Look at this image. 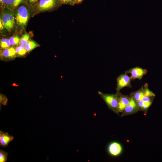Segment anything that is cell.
<instances>
[{"label": "cell", "instance_id": "obj_12", "mask_svg": "<svg viewBox=\"0 0 162 162\" xmlns=\"http://www.w3.org/2000/svg\"><path fill=\"white\" fill-rule=\"evenodd\" d=\"M16 53V50L11 47L5 49L3 51L2 55L4 58H11L14 57Z\"/></svg>", "mask_w": 162, "mask_h": 162}, {"label": "cell", "instance_id": "obj_24", "mask_svg": "<svg viewBox=\"0 0 162 162\" xmlns=\"http://www.w3.org/2000/svg\"><path fill=\"white\" fill-rule=\"evenodd\" d=\"M9 13L10 20L12 25L14 26L15 23L14 17L11 12H9Z\"/></svg>", "mask_w": 162, "mask_h": 162}, {"label": "cell", "instance_id": "obj_25", "mask_svg": "<svg viewBox=\"0 0 162 162\" xmlns=\"http://www.w3.org/2000/svg\"><path fill=\"white\" fill-rule=\"evenodd\" d=\"M83 0H75L76 4H79L82 2Z\"/></svg>", "mask_w": 162, "mask_h": 162}, {"label": "cell", "instance_id": "obj_18", "mask_svg": "<svg viewBox=\"0 0 162 162\" xmlns=\"http://www.w3.org/2000/svg\"><path fill=\"white\" fill-rule=\"evenodd\" d=\"M143 90L145 96L148 97H154L155 94L148 88V85L146 83L143 87Z\"/></svg>", "mask_w": 162, "mask_h": 162}, {"label": "cell", "instance_id": "obj_27", "mask_svg": "<svg viewBox=\"0 0 162 162\" xmlns=\"http://www.w3.org/2000/svg\"><path fill=\"white\" fill-rule=\"evenodd\" d=\"M0 27L1 30L2 29L4 28L3 26L1 20L0 21Z\"/></svg>", "mask_w": 162, "mask_h": 162}, {"label": "cell", "instance_id": "obj_28", "mask_svg": "<svg viewBox=\"0 0 162 162\" xmlns=\"http://www.w3.org/2000/svg\"><path fill=\"white\" fill-rule=\"evenodd\" d=\"M29 2L31 3H33L36 0H29Z\"/></svg>", "mask_w": 162, "mask_h": 162}, {"label": "cell", "instance_id": "obj_1", "mask_svg": "<svg viewBox=\"0 0 162 162\" xmlns=\"http://www.w3.org/2000/svg\"><path fill=\"white\" fill-rule=\"evenodd\" d=\"M98 94L105 101L109 108L114 112L118 114L119 113L118 105L119 93L105 94L98 91Z\"/></svg>", "mask_w": 162, "mask_h": 162}, {"label": "cell", "instance_id": "obj_5", "mask_svg": "<svg viewBox=\"0 0 162 162\" xmlns=\"http://www.w3.org/2000/svg\"><path fill=\"white\" fill-rule=\"evenodd\" d=\"M147 71L145 69L136 67L125 71V73H130L131 75L130 77L132 79H138L141 80L142 76L147 74Z\"/></svg>", "mask_w": 162, "mask_h": 162}, {"label": "cell", "instance_id": "obj_7", "mask_svg": "<svg viewBox=\"0 0 162 162\" xmlns=\"http://www.w3.org/2000/svg\"><path fill=\"white\" fill-rule=\"evenodd\" d=\"M130 99L127 95L119 94V99L118 105V112H123L125 107L129 104Z\"/></svg>", "mask_w": 162, "mask_h": 162}, {"label": "cell", "instance_id": "obj_10", "mask_svg": "<svg viewBox=\"0 0 162 162\" xmlns=\"http://www.w3.org/2000/svg\"><path fill=\"white\" fill-rule=\"evenodd\" d=\"M4 28L8 31H10L13 28L14 26L11 24L9 19V12H5L2 15L0 18Z\"/></svg>", "mask_w": 162, "mask_h": 162}, {"label": "cell", "instance_id": "obj_16", "mask_svg": "<svg viewBox=\"0 0 162 162\" xmlns=\"http://www.w3.org/2000/svg\"><path fill=\"white\" fill-rule=\"evenodd\" d=\"M16 53L19 56H22L25 54L27 52L24 45H21L16 49Z\"/></svg>", "mask_w": 162, "mask_h": 162}, {"label": "cell", "instance_id": "obj_14", "mask_svg": "<svg viewBox=\"0 0 162 162\" xmlns=\"http://www.w3.org/2000/svg\"><path fill=\"white\" fill-rule=\"evenodd\" d=\"M152 102L151 101L145 102L142 100H140L137 102L139 110H146L151 105Z\"/></svg>", "mask_w": 162, "mask_h": 162}, {"label": "cell", "instance_id": "obj_23", "mask_svg": "<svg viewBox=\"0 0 162 162\" xmlns=\"http://www.w3.org/2000/svg\"><path fill=\"white\" fill-rule=\"evenodd\" d=\"M61 2L63 4H66L71 5L76 4L75 0H61Z\"/></svg>", "mask_w": 162, "mask_h": 162}, {"label": "cell", "instance_id": "obj_15", "mask_svg": "<svg viewBox=\"0 0 162 162\" xmlns=\"http://www.w3.org/2000/svg\"><path fill=\"white\" fill-rule=\"evenodd\" d=\"M38 46V45L34 41L30 40L28 41L25 45V48L27 52H29Z\"/></svg>", "mask_w": 162, "mask_h": 162}, {"label": "cell", "instance_id": "obj_21", "mask_svg": "<svg viewBox=\"0 0 162 162\" xmlns=\"http://www.w3.org/2000/svg\"><path fill=\"white\" fill-rule=\"evenodd\" d=\"M30 35L27 33L25 34L20 40V44L21 45H25L28 42L29 39Z\"/></svg>", "mask_w": 162, "mask_h": 162}, {"label": "cell", "instance_id": "obj_26", "mask_svg": "<svg viewBox=\"0 0 162 162\" xmlns=\"http://www.w3.org/2000/svg\"><path fill=\"white\" fill-rule=\"evenodd\" d=\"M7 0H0L1 3L2 4H6Z\"/></svg>", "mask_w": 162, "mask_h": 162}, {"label": "cell", "instance_id": "obj_17", "mask_svg": "<svg viewBox=\"0 0 162 162\" xmlns=\"http://www.w3.org/2000/svg\"><path fill=\"white\" fill-rule=\"evenodd\" d=\"M11 44L10 40L8 39L3 38L0 41V46L2 49L8 48L10 45Z\"/></svg>", "mask_w": 162, "mask_h": 162}, {"label": "cell", "instance_id": "obj_22", "mask_svg": "<svg viewBox=\"0 0 162 162\" xmlns=\"http://www.w3.org/2000/svg\"><path fill=\"white\" fill-rule=\"evenodd\" d=\"M8 100L6 96L2 94H0V103L2 104L6 105L7 103Z\"/></svg>", "mask_w": 162, "mask_h": 162}, {"label": "cell", "instance_id": "obj_20", "mask_svg": "<svg viewBox=\"0 0 162 162\" xmlns=\"http://www.w3.org/2000/svg\"><path fill=\"white\" fill-rule=\"evenodd\" d=\"M9 40L11 44L13 46L17 45L20 42L19 38L17 36L11 37Z\"/></svg>", "mask_w": 162, "mask_h": 162}, {"label": "cell", "instance_id": "obj_2", "mask_svg": "<svg viewBox=\"0 0 162 162\" xmlns=\"http://www.w3.org/2000/svg\"><path fill=\"white\" fill-rule=\"evenodd\" d=\"M29 18V14L26 8L22 6L16 11L15 19L17 24L24 28L26 26Z\"/></svg>", "mask_w": 162, "mask_h": 162}, {"label": "cell", "instance_id": "obj_13", "mask_svg": "<svg viewBox=\"0 0 162 162\" xmlns=\"http://www.w3.org/2000/svg\"><path fill=\"white\" fill-rule=\"evenodd\" d=\"M23 2V0H7L6 4L11 8H14Z\"/></svg>", "mask_w": 162, "mask_h": 162}, {"label": "cell", "instance_id": "obj_3", "mask_svg": "<svg viewBox=\"0 0 162 162\" xmlns=\"http://www.w3.org/2000/svg\"><path fill=\"white\" fill-rule=\"evenodd\" d=\"M132 80L130 76L129 77L126 73L119 76L117 79L116 93L119 94L121 90L124 87H132L131 84Z\"/></svg>", "mask_w": 162, "mask_h": 162}, {"label": "cell", "instance_id": "obj_8", "mask_svg": "<svg viewBox=\"0 0 162 162\" xmlns=\"http://www.w3.org/2000/svg\"><path fill=\"white\" fill-rule=\"evenodd\" d=\"M122 148L121 145L116 142L111 143L108 146V151L109 153L112 156H117L121 153Z\"/></svg>", "mask_w": 162, "mask_h": 162}, {"label": "cell", "instance_id": "obj_4", "mask_svg": "<svg viewBox=\"0 0 162 162\" xmlns=\"http://www.w3.org/2000/svg\"><path fill=\"white\" fill-rule=\"evenodd\" d=\"M59 0H40L38 9L40 11H45L54 9L60 4Z\"/></svg>", "mask_w": 162, "mask_h": 162}, {"label": "cell", "instance_id": "obj_19", "mask_svg": "<svg viewBox=\"0 0 162 162\" xmlns=\"http://www.w3.org/2000/svg\"><path fill=\"white\" fill-rule=\"evenodd\" d=\"M9 153L2 149L0 150V162H6Z\"/></svg>", "mask_w": 162, "mask_h": 162}, {"label": "cell", "instance_id": "obj_11", "mask_svg": "<svg viewBox=\"0 0 162 162\" xmlns=\"http://www.w3.org/2000/svg\"><path fill=\"white\" fill-rule=\"evenodd\" d=\"M130 97L133 98L137 102L145 96L143 90V86L140 89L130 94Z\"/></svg>", "mask_w": 162, "mask_h": 162}, {"label": "cell", "instance_id": "obj_6", "mask_svg": "<svg viewBox=\"0 0 162 162\" xmlns=\"http://www.w3.org/2000/svg\"><path fill=\"white\" fill-rule=\"evenodd\" d=\"M139 110L137 102L134 99L130 97L129 104L125 107L123 112L122 116L132 114Z\"/></svg>", "mask_w": 162, "mask_h": 162}, {"label": "cell", "instance_id": "obj_9", "mask_svg": "<svg viewBox=\"0 0 162 162\" xmlns=\"http://www.w3.org/2000/svg\"><path fill=\"white\" fill-rule=\"evenodd\" d=\"M14 137L7 132L5 133L0 131V146L1 147H5L9 143L14 139Z\"/></svg>", "mask_w": 162, "mask_h": 162}]
</instances>
